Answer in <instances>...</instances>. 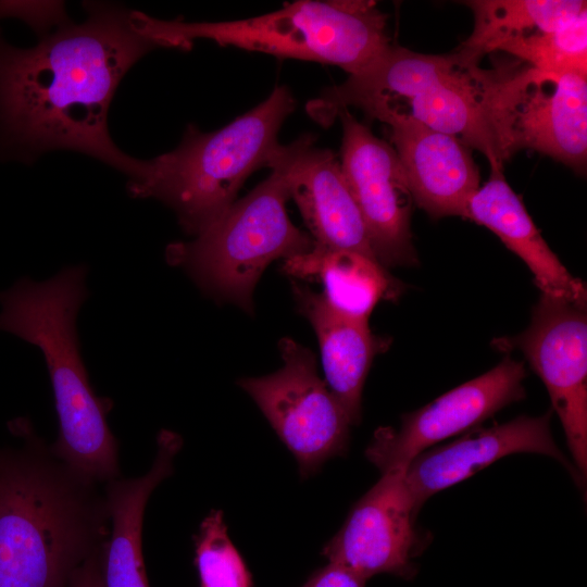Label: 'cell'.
I'll return each instance as SVG.
<instances>
[{
	"mask_svg": "<svg viewBox=\"0 0 587 587\" xmlns=\"http://www.w3.org/2000/svg\"><path fill=\"white\" fill-rule=\"evenodd\" d=\"M492 346L505 353L521 350L544 382L576 470L587 474V315L586 305L541 295L529 326Z\"/></svg>",
	"mask_w": 587,
	"mask_h": 587,
	"instance_id": "cell-9",
	"label": "cell"
},
{
	"mask_svg": "<svg viewBox=\"0 0 587 587\" xmlns=\"http://www.w3.org/2000/svg\"><path fill=\"white\" fill-rule=\"evenodd\" d=\"M0 449V587H68L109 534L104 488L72 471L28 422Z\"/></svg>",
	"mask_w": 587,
	"mask_h": 587,
	"instance_id": "cell-2",
	"label": "cell"
},
{
	"mask_svg": "<svg viewBox=\"0 0 587 587\" xmlns=\"http://www.w3.org/2000/svg\"><path fill=\"white\" fill-rule=\"evenodd\" d=\"M289 199L284 177L271 171L193 240L170 245L166 258L210 295L251 312L253 290L264 270L277 259L304 253L315 245L290 221Z\"/></svg>",
	"mask_w": 587,
	"mask_h": 587,
	"instance_id": "cell-6",
	"label": "cell"
},
{
	"mask_svg": "<svg viewBox=\"0 0 587 587\" xmlns=\"http://www.w3.org/2000/svg\"><path fill=\"white\" fill-rule=\"evenodd\" d=\"M283 271L294 278L320 282L322 295L332 308L361 321L369 320L378 302L401 294V284L377 260L316 243L284 260Z\"/></svg>",
	"mask_w": 587,
	"mask_h": 587,
	"instance_id": "cell-21",
	"label": "cell"
},
{
	"mask_svg": "<svg viewBox=\"0 0 587 587\" xmlns=\"http://www.w3.org/2000/svg\"><path fill=\"white\" fill-rule=\"evenodd\" d=\"M513 153L532 149L574 170L587 158V75L539 74L522 91L512 113Z\"/></svg>",
	"mask_w": 587,
	"mask_h": 587,
	"instance_id": "cell-17",
	"label": "cell"
},
{
	"mask_svg": "<svg viewBox=\"0 0 587 587\" xmlns=\"http://www.w3.org/2000/svg\"><path fill=\"white\" fill-rule=\"evenodd\" d=\"M474 28L455 49L477 62L507 41L536 32H548L587 10L582 0H470Z\"/></svg>",
	"mask_w": 587,
	"mask_h": 587,
	"instance_id": "cell-22",
	"label": "cell"
},
{
	"mask_svg": "<svg viewBox=\"0 0 587 587\" xmlns=\"http://www.w3.org/2000/svg\"><path fill=\"white\" fill-rule=\"evenodd\" d=\"M86 268L70 266L45 282L27 277L0 291V330L43 354L59 420L53 453L83 478L120 477L118 444L108 424L111 401L96 395L79 352L76 316L87 297Z\"/></svg>",
	"mask_w": 587,
	"mask_h": 587,
	"instance_id": "cell-3",
	"label": "cell"
},
{
	"mask_svg": "<svg viewBox=\"0 0 587 587\" xmlns=\"http://www.w3.org/2000/svg\"><path fill=\"white\" fill-rule=\"evenodd\" d=\"M87 18L62 20L32 48L0 34V158L32 161L51 150L86 153L142 179L147 160L114 143L108 113L128 70L158 46L136 26L133 11L85 3Z\"/></svg>",
	"mask_w": 587,
	"mask_h": 587,
	"instance_id": "cell-1",
	"label": "cell"
},
{
	"mask_svg": "<svg viewBox=\"0 0 587 587\" xmlns=\"http://www.w3.org/2000/svg\"><path fill=\"white\" fill-rule=\"evenodd\" d=\"M539 74L515 59L483 68L464 66L390 115L409 116L482 152L491 171H502L514 153L512 113L524 88Z\"/></svg>",
	"mask_w": 587,
	"mask_h": 587,
	"instance_id": "cell-8",
	"label": "cell"
},
{
	"mask_svg": "<svg viewBox=\"0 0 587 587\" xmlns=\"http://www.w3.org/2000/svg\"><path fill=\"white\" fill-rule=\"evenodd\" d=\"M99 552L91 555L75 573L68 587H100L98 574Z\"/></svg>",
	"mask_w": 587,
	"mask_h": 587,
	"instance_id": "cell-26",
	"label": "cell"
},
{
	"mask_svg": "<svg viewBox=\"0 0 587 587\" xmlns=\"http://www.w3.org/2000/svg\"><path fill=\"white\" fill-rule=\"evenodd\" d=\"M195 565L201 587H252L251 573L232 542L220 510H212L199 526Z\"/></svg>",
	"mask_w": 587,
	"mask_h": 587,
	"instance_id": "cell-24",
	"label": "cell"
},
{
	"mask_svg": "<svg viewBox=\"0 0 587 587\" xmlns=\"http://www.w3.org/2000/svg\"><path fill=\"white\" fill-rule=\"evenodd\" d=\"M337 118L342 125L341 171L376 259L385 267L416 264L410 228L413 199L394 147L349 110Z\"/></svg>",
	"mask_w": 587,
	"mask_h": 587,
	"instance_id": "cell-10",
	"label": "cell"
},
{
	"mask_svg": "<svg viewBox=\"0 0 587 587\" xmlns=\"http://www.w3.org/2000/svg\"><path fill=\"white\" fill-rule=\"evenodd\" d=\"M139 30L158 48L208 39L280 58L332 64L353 75L390 42L387 15L371 0H299L263 15L224 22L163 21L138 11Z\"/></svg>",
	"mask_w": 587,
	"mask_h": 587,
	"instance_id": "cell-4",
	"label": "cell"
},
{
	"mask_svg": "<svg viewBox=\"0 0 587 587\" xmlns=\"http://www.w3.org/2000/svg\"><path fill=\"white\" fill-rule=\"evenodd\" d=\"M420 508L405 466L387 470L352 505L322 554L365 579L383 573L409 579L416 572L411 559L425 542L415 525Z\"/></svg>",
	"mask_w": 587,
	"mask_h": 587,
	"instance_id": "cell-11",
	"label": "cell"
},
{
	"mask_svg": "<svg viewBox=\"0 0 587 587\" xmlns=\"http://www.w3.org/2000/svg\"><path fill=\"white\" fill-rule=\"evenodd\" d=\"M298 309L311 323L321 350L325 383L346 411L351 425L362 416V391L374 357L388 341L367 324L332 308L322 294L292 282Z\"/></svg>",
	"mask_w": 587,
	"mask_h": 587,
	"instance_id": "cell-20",
	"label": "cell"
},
{
	"mask_svg": "<svg viewBox=\"0 0 587 587\" xmlns=\"http://www.w3.org/2000/svg\"><path fill=\"white\" fill-rule=\"evenodd\" d=\"M151 469L136 478H114L104 484L110 528L98 558L100 587H149L142 553V525L147 501L173 472L182 438L162 430Z\"/></svg>",
	"mask_w": 587,
	"mask_h": 587,
	"instance_id": "cell-18",
	"label": "cell"
},
{
	"mask_svg": "<svg viewBox=\"0 0 587 587\" xmlns=\"http://www.w3.org/2000/svg\"><path fill=\"white\" fill-rule=\"evenodd\" d=\"M464 218L491 230L522 259L541 295L586 305L585 284L566 270L546 243L502 171L490 172L489 179L470 199Z\"/></svg>",
	"mask_w": 587,
	"mask_h": 587,
	"instance_id": "cell-19",
	"label": "cell"
},
{
	"mask_svg": "<svg viewBox=\"0 0 587 587\" xmlns=\"http://www.w3.org/2000/svg\"><path fill=\"white\" fill-rule=\"evenodd\" d=\"M472 64L479 63L466 60L455 50L433 55L390 45L366 67L310 100L307 111L324 126L351 107L384 123L412 99Z\"/></svg>",
	"mask_w": 587,
	"mask_h": 587,
	"instance_id": "cell-14",
	"label": "cell"
},
{
	"mask_svg": "<svg viewBox=\"0 0 587 587\" xmlns=\"http://www.w3.org/2000/svg\"><path fill=\"white\" fill-rule=\"evenodd\" d=\"M499 50L548 76L587 75V10L551 30L515 37Z\"/></svg>",
	"mask_w": 587,
	"mask_h": 587,
	"instance_id": "cell-23",
	"label": "cell"
},
{
	"mask_svg": "<svg viewBox=\"0 0 587 587\" xmlns=\"http://www.w3.org/2000/svg\"><path fill=\"white\" fill-rule=\"evenodd\" d=\"M283 366L238 380L276 435L295 457L300 475L310 477L324 462L348 451L351 422L317 374L312 351L294 339L279 341Z\"/></svg>",
	"mask_w": 587,
	"mask_h": 587,
	"instance_id": "cell-7",
	"label": "cell"
},
{
	"mask_svg": "<svg viewBox=\"0 0 587 587\" xmlns=\"http://www.w3.org/2000/svg\"><path fill=\"white\" fill-rule=\"evenodd\" d=\"M551 411L541 416H519L491 427H475L459 439L425 450L405 466V478L419 504L453 486L502 457L534 452L558 460L578 485L585 479L555 445L550 429Z\"/></svg>",
	"mask_w": 587,
	"mask_h": 587,
	"instance_id": "cell-15",
	"label": "cell"
},
{
	"mask_svg": "<svg viewBox=\"0 0 587 587\" xmlns=\"http://www.w3.org/2000/svg\"><path fill=\"white\" fill-rule=\"evenodd\" d=\"M523 362L507 353L483 375L404 414L399 430L379 427L365 450L380 472L408 463L430 446L469 432L512 402L525 398Z\"/></svg>",
	"mask_w": 587,
	"mask_h": 587,
	"instance_id": "cell-12",
	"label": "cell"
},
{
	"mask_svg": "<svg viewBox=\"0 0 587 587\" xmlns=\"http://www.w3.org/2000/svg\"><path fill=\"white\" fill-rule=\"evenodd\" d=\"M386 124L413 202L433 218L465 217L467 203L480 187L469 147L409 116H395Z\"/></svg>",
	"mask_w": 587,
	"mask_h": 587,
	"instance_id": "cell-16",
	"label": "cell"
},
{
	"mask_svg": "<svg viewBox=\"0 0 587 587\" xmlns=\"http://www.w3.org/2000/svg\"><path fill=\"white\" fill-rule=\"evenodd\" d=\"M367 579L336 563L315 571L302 587H365Z\"/></svg>",
	"mask_w": 587,
	"mask_h": 587,
	"instance_id": "cell-25",
	"label": "cell"
},
{
	"mask_svg": "<svg viewBox=\"0 0 587 587\" xmlns=\"http://www.w3.org/2000/svg\"><path fill=\"white\" fill-rule=\"evenodd\" d=\"M286 86L224 127L203 133L189 125L174 150L147 160L143 178L129 184L135 197L170 205L183 228L196 235L235 201L248 176L266 167L278 133L295 110Z\"/></svg>",
	"mask_w": 587,
	"mask_h": 587,
	"instance_id": "cell-5",
	"label": "cell"
},
{
	"mask_svg": "<svg viewBox=\"0 0 587 587\" xmlns=\"http://www.w3.org/2000/svg\"><path fill=\"white\" fill-rule=\"evenodd\" d=\"M315 139L307 134L288 145L279 143L266 167L284 177L316 245L377 260L340 161L332 150L316 147Z\"/></svg>",
	"mask_w": 587,
	"mask_h": 587,
	"instance_id": "cell-13",
	"label": "cell"
}]
</instances>
